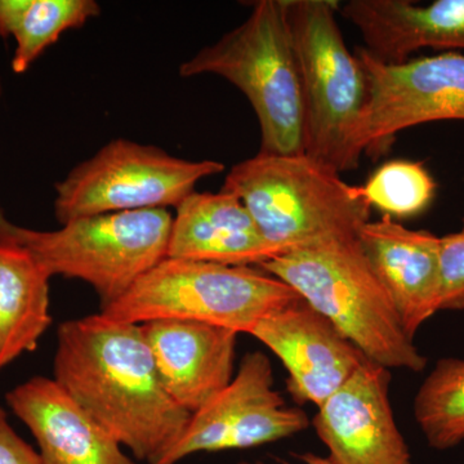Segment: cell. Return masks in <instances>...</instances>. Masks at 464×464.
<instances>
[{
	"label": "cell",
	"instance_id": "cell-2",
	"mask_svg": "<svg viewBox=\"0 0 464 464\" xmlns=\"http://www.w3.org/2000/svg\"><path fill=\"white\" fill-rule=\"evenodd\" d=\"M259 267L295 290L366 359L387 369L426 368L357 237L314 241Z\"/></svg>",
	"mask_w": 464,
	"mask_h": 464
},
{
	"label": "cell",
	"instance_id": "cell-15",
	"mask_svg": "<svg viewBox=\"0 0 464 464\" xmlns=\"http://www.w3.org/2000/svg\"><path fill=\"white\" fill-rule=\"evenodd\" d=\"M340 14L362 34L373 60L400 65L415 52L464 51V0H350Z\"/></svg>",
	"mask_w": 464,
	"mask_h": 464
},
{
	"label": "cell",
	"instance_id": "cell-7",
	"mask_svg": "<svg viewBox=\"0 0 464 464\" xmlns=\"http://www.w3.org/2000/svg\"><path fill=\"white\" fill-rule=\"evenodd\" d=\"M172 222L167 209L105 213L72 219L60 230L21 227L20 246L51 277L90 284L103 308L167 258Z\"/></svg>",
	"mask_w": 464,
	"mask_h": 464
},
{
	"label": "cell",
	"instance_id": "cell-23",
	"mask_svg": "<svg viewBox=\"0 0 464 464\" xmlns=\"http://www.w3.org/2000/svg\"><path fill=\"white\" fill-rule=\"evenodd\" d=\"M0 464H43L38 451L21 439L0 406Z\"/></svg>",
	"mask_w": 464,
	"mask_h": 464
},
{
	"label": "cell",
	"instance_id": "cell-5",
	"mask_svg": "<svg viewBox=\"0 0 464 464\" xmlns=\"http://www.w3.org/2000/svg\"><path fill=\"white\" fill-rule=\"evenodd\" d=\"M213 74L239 88L261 127L259 152L304 154V101L286 0H259L241 25L179 67L182 78Z\"/></svg>",
	"mask_w": 464,
	"mask_h": 464
},
{
	"label": "cell",
	"instance_id": "cell-8",
	"mask_svg": "<svg viewBox=\"0 0 464 464\" xmlns=\"http://www.w3.org/2000/svg\"><path fill=\"white\" fill-rule=\"evenodd\" d=\"M224 170L219 161L188 160L157 146L115 140L57 183L54 213L65 225L105 213L177 208L200 179Z\"/></svg>",
	"mask_w": 464,
	"mask_h": 464
},
{
	"label": "cell",
	"instance_id": "cell-18",
	"mask_svg": "<svg viewBox=\"0 0 464 464\" xmlns=\"http://www.w3.org/2000/svg\"><path fill=\"white\" fill-rule=\"evenodd\" d=\"M50 279L25 246L0 244V369L38 346L51 325Z\"/></svg>",
	"mask_w": 464,
	"mask_h": 464
},
{
	"label": "cell",
	"instance_id": "cell-12",
	"mask_svg": "<svg viewBox=\"0 0 464 464\" xmlns=\"http://www.w3.org/2000/svg\"><path fill=\"white\" fill-rule=\"evenodd\" d=\"M390 369L366 360L314 418L334 464H411L390 401Z\"/></svg>",
	"mask_w": 464,
	"mask_h": 464
},
{
	"label": "cell",
	"instance_id": "cell-1",
	"mask_svg": "<svg viewBox=\"0 0 464 464\" xmlns=\"http://www.w3.org/2000/svg\"><path fill=\"white\" fill-rule=\"evenodd\" d=\"M53 380L121 447L150 464L190 422L191 414L164 389L140 324L102 313L61 324Z\"/></svg>",
	"mask_w": 464,
	"mask_h": 464
},
{
	"label": "cell",
	"instance_id": "cell-19",
	"mask_svg": "<svg viewBox=\"0 0 464 464\" xmlns=\"http://www.w3.org/2000/svg\"><path fill=\"white\" fill-rule=\"evenodd\" d=\"M101 14L94 0H0V36H14L12 69L23 74L63 33Z\"/></svg>",
	"mask_w": 464,
	"mask_h": 464
},
{
	"label": "cell",
	"instance_id": "cell-14",
	"mask_svg": "<svg viewBox=\"0 0 464 464\" xmlns=\"http://www.w3.org/2000/svg\"><path fill=\"white\" fill-rule=\"evenodd\" d=\"M141 326L164 389L191 415L230 384L239 333L186 320Z\"/></svg>",
	"mask_w": 464,
	"mask_h": 464
},
{
	"label": "cell",
	"instance_id": "cell-17",
	"mask_svg": "<svg viewBox=\"0 0 464 464\" xmlns=\"http://www.w3.org/2000/svg\"><path fill=\"white\" fill-rule=\"evenodd\" d=\"M7 402L38 442L43 464H136L51 378L18 384Z\"/></svg>",
	"mask_w": 464,
	"mask_h": 464
},
{
	"label": "cell",
	"instance_id": "cell-20",
	"mask_svg": "<svg viewBox=\"0 0 464 464\" xmlns=\"http://www.w3.org/2000/svg\"><path fill=\"white\" fill-rule=\"evenodd\" d=\"M415 422L430 447L448 450L464 441V359L442 357L420 384Z\"/></svg>",
	"mask_w": 464,
	"mask_h": 464
},
{
	"label": "cell",
	"instance_id": "cell-21",
	"mask_svg": "<svg viewBox=\"0 0 464 464\" xmlns=\"http://www.w3.org/2000/svg\"><path fill=\"white\" fill-rule=\"evenodd\" d=\"M435 179L423 161L391 160L378 168L362 191L371 207L391 218L420 215L435 199Z\"/></svg>",
	"mask_w": 464,
	"mask_h": 464
},
{
	"label": "cell",
	"instance_id": "cell-13",
	"mask_svg": "<svg viewBox=\"0 0 464 464\" xmlns=\"http://www.w3.org/2000/svg\"><path fill=\"white\" fill-rule=\"evenodd\" d=\"M357 241L414 340L420 326L441 311L440 237L382 216L360 230Z\"/></svg>",
	"mask_w": 464,
	"mask_h": 464
},
{
	"label": "cell",
	"instance_id": "cell-4",
	"mask_svg": "<svg viewBox=\"0 0 464 464\" xmlns=\"http://www.w3.org/2000/svg\"><path fill=\"white\" fill-rule=\"evenodd\" d=\"M340 7L334 0H286L304 101V154L343 173L362 158L355 140L369 82L342 35Z\"/></svg>",
	"mask_w": 464,
	"mask_h": 464
},
{
	"label": "cell",
	"instance_id": "cell-3",
	"mask_svg": "<svg viewBox=\"0 0 464 464\" xmlns=\"http://www.w3.org/2000/svg\"><path fill=\"white\" fill-rule=\"evenodd\" d=\"M222 190L239 198L282 255L329 237H357L371 221L362 188L304 154L258 152L231 168Z\"/></svg>",
	"mask_w": 464,
	"mask_h": 464
},
{
	"label": "cell",
	"instance_id": "cell-16",
	"mask_svg": "<svg viewBox=\"0 0 464 464\" xmlns=\"http://www.w3.org/2000/svg\"><path fill=\"white\" fill-rule=\"evenodd\" d=\"M176 210L167 258L250 267L282 255L232 192L194 191Z\"/></svg>",
	"mask_w": 464,
	"mask_h": 464
},
{
	"label": "cell",
	"instance_id": "cell-24",
	"mask_svg": "<svg viewBox=\"0 0 464 464\" xmlns=\"http://www.w3.org/2000/svg\"><path fill=\"white\" fill-rule=\"evenodd\" d=\"M0 93H2V82H0ZM20 226L11 224L0 209V244H20Z\"/></svg>",
	"mask_w": 464,
	"mask_h": 464
},
{
	"label": "cell",
	"instance_id": "cell-11",
	"mask_svg": "<svg viewBox=\"0 0 464 464\" xmlns=\"http://www.w3.org/2000/svg\"><path fill=\"white\" fill-rule=\"evenodd\" d=\"M250 335L282 360L292 398L316 408L344 386L368 360L302 298L265 316Z\"/></svg>",
	"mask_w": 464,
	"mask_h": 464
},
{
	"label": "cell",
	"instance_id": "cell-10",
	"mask_svg": "<svg viewBox=\"0 0 464 464\" xmlns=\"http://www.w3.org/2000/svg\"><path fill=\"white\" fill-rule=\"evenodd\" d=\"M310 420L274 390V372L264 353L241 360L230 384L191 415L181 438L155 464H176L200 451L249 449L304 431Z\"/></svg>",
	"mask_w": 464,
	"mask_h": 464
},
{
	"label": "cell",
	"instance_id": "cell-6",
	"mask_svg": "<svg viewBox=\"0 0 464 464\" xmlns=\"http://www.w3.org/2000/svg\"><path fill=\"white\" fill-rule=\"evenodd\" d=\"M299 298L282 280L249 266L166 258L101 313L140 325L186 320L250 334L265 316Z\"/></svg>",
	"mask_w": 464,
	"mask_h": 464
},
{
	"label": "cell",
	"instance_id": "cell-9",
	"mask_svg": "<svg viewBox=\"0 0 464 464\" xmlns=\"http://www.w3.org/2000/svg\"><path fill=\"white\" fill-rule=\"evenodd\" d=\"M356 56L369 82L368 103L356 132L360 155L383 154L402 130L431 121H464V54L444 52L400 65Z\"/></svg>",
	"mask_w": 464,
	"mask_h": 464
},
{
	"label": "cell",
	"instance_id": "cell-22",
	"mask_svg": "<svg viewBox=\"0 0 464 464\" xmlns=\"http://www.w3.org/2000/svg\"><path fill=\"white\" fill-rule=\"evenodd\" d=\"M441 311H464V219L459 231L440 237Z\"/></svg>",
	"mask_w": 464,
	"mask_h": 464
},
{
	"label": "cell",
	"instance_id": "cell-25",
	"mask_svg": "<svg viewBox=\"0 0 464 464\" xmlns=\"http://www.w3.org/2000/svg\"><path fill=\"white\" fill-rule=\"evenodd\" d=\"M298 459L302 460V464H334L329 457H320L314 453H304L298 456ZM240 464H261V463H246L243 462ZM290 464V463H283Z\"/></svg>",
	"mask_w": 464,
	"mask_h": 464
}]
</instances>
